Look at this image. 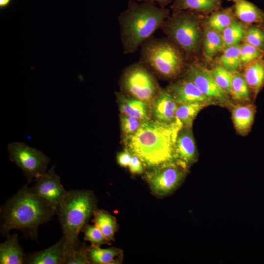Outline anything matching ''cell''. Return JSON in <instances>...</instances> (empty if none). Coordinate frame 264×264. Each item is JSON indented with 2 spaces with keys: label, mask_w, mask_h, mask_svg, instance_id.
Wrapping results in <instances>:
<instances>
[{
  "label": "cell",
  "mask_w": 264,
  "mask_h": 264,
  "mask_svg": "<svg viewBox=\"0 0 264 264\" xmlns=\"http://www.w3.org/2000/svg\"><path fill=\"white\" fill-rule=\"evenodd\" d=\"M121 113L137 118L141 121L150 119L149 104L133 97H128L121 93H116Z\"/></svg>",
  "instance_id": "e0dca14e"
},
{
  "label": "cell",
  "mask_w": 264,
  "mask_h": 264,
  "mask_svg": "<svg viewBox=\"0 0 264 264\" xmlns=\"http://www.w3.org/2000/svg\"><path fill=\"white\" fill-rule=\"evenodd\" d=\"M120 118L121 130L125 137L135 132L142 122L141 120L137 118L122 113Z\"/></svg>",
  "instance_id": "836d02e7"
},
{
  "label": "cell",
  "mask_w": 264,
  "mask_h": 264,
  "mask_svg": "<svg viewBox=\"0 0 264 264\" xmlns=\"http://www.w3.org/2000/svg\"><path fill=\"white\" fill-rule=\"evenodd\" d=\"M196 12L183 10L176 13L166 19L160 29L182 50L193 54L198 49L201 34L198 17Z\"/></svg>",
  "instance_id": "8992f818"
},
{
  "label": "cell",
  "mask_w": 264,
  "mask_h": 264,
  "mask_svg": "<svg viewBox=\"0 0 264 264\" xmlns=\"http://www.w3.org/2000/svg\"><path fill=\"white\" fill-rule=\"evenodd\" d=\"M55 165L43 176L36 178L34 185L30 187L37 195L42 198L56 210L67 195L68 191L64 189L61 182L60 176L55 173Z\"/></svg>",
  "instance_id": "30bf717a"
},
{
  "label": "cell",
  "mask_w": 264,
  "mask_h": 264,
  "mask_svg": "<svg viewBox=\"0 0 264 264\" xmlns=\"http://www.w3.org/2000/svg\"><path fill=\"white\" fill-rule=\"evenodd\" d=\"M132 157V154L127 149L119 153L116 156L118 164L123 167H129Z\"/></svg>",
  "instance_id": "8d00e7d4"
},
{
  "label": "cell",
  "mask_w": 264,
  "mask_h": 264,
  "mask_svg": "<svg viewBox=\"0 0 264 264\" xmlns=\"http://www.w3.org/2000/svg\"><path fill=\"white\" fill-rule=\"evenodd\" d=\"M182 128L176 118L169 123L151 119L142 121L135 132L124 137L126 149L148 168L174 161L176 142Z\"/></svg>",
  "instance_id": "6da1fadb"
},
{
  "label": "cell",
  "mask_w": 264,
  "mask_h": 264,
  "mask_svg": "<svg viewBox=\"0 0 264 264\" xmlns=\"http://www.w3.org/2000/svg\"><path fill=\"white\" fill-rule=\"evenodd\" d=\"M246 29L244 24L235 18L221 34L224 47L238 44L243 39Z\"/></svg>",
  "instance_id": "f1b7e54d"
},
{
  "label": "cell",
  "mask_w": 264,
  "mask_h": 264,
  "mask_svg": "<svg viewBox=\"0 0 264 264\" xmlns=\"http://www.w3.org/2000/svg\"><path fill=\"white\" fill-rule=\"evenodd\" d=\"M180 49L170 39L150 38L141 46V61L162 77L174 79L185 67Z\"/></svg>",
  "instance_id": "5b68a950"
},
{
  "label": "cell",
  "mask_w": 264,
  "mask_h": 264,
  "mask_svg": "<svg viewBox=\"0 0 264 264\" xmlns=\"http://www.w3.org/2000/svg\"><path fill=\"white\" fill-rule=\"evenodd\" d=\"M178 104L201 103L207 106L218 103L202 93L190 80L184 78L170 84L166 88Z\"/></svg>",
  "instance_id": "7c38bea8"
},
{
  "label": "cell",
  "mask_w": 264,
  "mask_h": 264,
  "mask_svg": "<svg viewBox=\"0 0 264 264\" xmlns=\"http://www.w3.org/2000/svg\"><path fill=\"white\" fill-rule=\"evenodd\" d=\"M233 7L218 10L213 13L206 20L207 28L222 34L235 19Z\"/></svg>",
  "instance_id": "cb8c5ba5"
},
{
  "label": "cell",
  "mask_w": 264,
  "mask_h": 264,
  "mask_svg": "<svg viewBox=\"0 0 264 264\" xmlns=\"http://www.w3.org/2000/svg\"><path fill=\"white\" fill-rule=\"evenodd\" d=\"M206 106V105L201 103L178 104L176 118L182 123L183 127L191 128L193 122L198 114Z\"/></svg>",
  "instance_id": "d4e9b609"
},
{
  "label": "cell",
  "mask_w": 264,
  "mask_h": 264,
  "mask_svg": "<svg viewBox=\"0 0 264 264\" xmlns=\"http://www.w3.org/2000/svg\"><path fill=\"white\" fill-rule=\"evenodd\" d=\"M87 247L82 244L78 249L67 257L65 264H89L87 256Z\"/></svg>",
  "instance_id": "e575fe53"
},
{
  "label": "cell",
  "mask_w": 264,
  "mask_h": 264,
  "mask_svg": "<svg viewBox=\"0 0 264 264\" xmlns=\"http://www.w3.org/2000/svg\"><path fill=\"white\" fill-rule=\"evenodd\" d=\"M224 47L221 34L207 28L205 31L203 42V51L205 57L211 59Z\"/></svg>",
  "instance_id": "4316f807"
},
{
  "label": "cell",
  "mask_w": 264,
  "mask_h": 264,
  "mask_svg": "<svg viewBox=\"0 0 264 264\" xmlns=\"http://www.w3.org/2000/svg\"><path fill=\"white\" fill-rule=\"evenodd\" d=\"M184 78L193 82L202 93L219 104H228L227 94L218 86L207 69L198 64H193L187 69Z\"/></svg>",
  "instance_id": "8fae6325"
},
{
  "label": "cell",
  "mask_w": 264,
  "mask_h": 264,
  "mask_svg": "<svg viewBox=\"0 0 264 264\" xmlns=\"http://www.w3.org/2000/svg\"><path fill=\"white\" fill-rule=\"evenodd\" d=\"M81 231L84 233V240L90 242L91 246H99L102 244H110V241L95 224L89 225L87 223Z\"/></svg>",
  "instance_id": "4dcf8cb0"
},
{
  "label": "cell",
  "mask_w": 264,
  "mask_h": 264,
  "mask_svg": "<svg viewBox=\"0 0 264 264\" xmlns=\"http://www.w3.org/2000/svg\"><path fill=\"white\" fill-rule=\"evenodd\" d=\"M188 169L176 161L152 168L146 179L152 192L158 196L168 195L182 182Z\"/></svg>",
  "instance_id": "9c48e42d"
},
{
  "label": "cell",
  "mask_w": 264,
  "mask_h": 264,
  "mask_svg": "<svg viewBox=\"0 0 264 264\" xmlns=\"http://www.w3.org/2000/svg\"><path fill=\"white\" fill-rule=\"evenodd\" d=\"M242 76L256 96L264 85V61L261 58L246 66Z\"/></svg>",
  "instance_id": "44dd1931"
},
{
  "label": "cell",
  "mask_w": 264,
  "mask_h": 264,
  "mask_svg": "<svg viewBox=\"0 0 264 264\" xmlns=\"http://www.w3.org/2000/svg\"><path fill=\"white\" fill-rule=\"evenodd\" d=\"M239 44L226 47L219 59V64L229 72L238 71L242 66Z\"/></svg>",
  "instance_id": "484cf974"
},
{
  "label": "cell",
  "mask_w": 264,
  "mask_h": 264,
  "mask_svg": "<svg viewBox=\"0 0 264 264\" xmlns=\"http://www.w3.org/2000/svg\"><path fill=\"white\" fill-rule=\"evenodd\" d=\"M247 43L264 51V31L256 26H251L246 29L243 39Z\"/></svg>",
  "instance_id": "d6a6232c"
},
{
  "label": "cell",
  "mask_w": 264,
  "mask_h": 264,
  "mask_svg": "<svg viewBox=\"0 0 264 264\" xmlns=\"http://www.w3.org/2000/svg\"><path fill=\"white\" fill-rule=\"evenodd\" d=\"M198 152L191 128L183 127L175 145L176 161L188 169L198 159Z\"/></svg>",
  "instance_id": "4fadbf2b"
},
{
  "label": "cell",
  "mask_w": 264,
  "mask_h": 264,
  "mask_svg": "<svg viewBox=\"0 0 264 264\" xmlns=\"http://www.w3.org/2000/svg\"><path fill=\"white\" fill-rule=\"evenodd\" d=\"M233 3L236 17L246 23H260L264 21V13L256 5L247 0H227Z\"/></svg>",
  "instance_id": "ffe728a7"
},
{
  "label": "cell",
  "mask_w": 264,
  "mask_h": 264,
  "mask_svg": "<svg viewBox=\"0 0 264 264\" xmlns=\"http://www.w3.org/2000/svg\"><path fill=\"white\" fill-rule=\"evenodd\" d=\"M91 220L110 241L114 240V236L117 229L116 219L108 212L102 209H95Z\"/></svg>",
  "instance_id": "7402d4cb"
},
{
  "label": "cell",
  "mask_w": 264,
  "mask_h": 264,
  "mask_svg": "<svg viewBox=\"0 0 264 264\" xmlns=\"http://www.w3.org/2000/svg\"><path fill=\"white\" fill-rule=\"evenodd\" d=\"M150 104L154 119L167 123L176 120L178 104L166 89L160 88Z\"/></svg>",
  "instance_id": "5bb4252c"
},
{
  "label": "cell",
  "mask_w": 264,
  "mask_h": 264,
  "mask_svg": "<svg viewBox=\"0 0 264 264\" xmlns=\"http://www.w3.org/2000/svg\"><path fill=\"white\" fill-rule=\"evenodd\" d=\"M256 108L252 104L237 105L232 110V118L236 130L242 135H246L253 125Z\"/></svg>",
  "instance_id": "ac0fdd59"
},
{
  "label": "cell",
  "mask_w": 264,
  "mask_h": 264,
  "mask_svg": "<svg viewBox=\"0 0 264 264\" xmlns=\"http://www.w3.org/2000/svg\"><path fill=\"white\" fill-rule=\"evenodd\" d=\"M221 3V0H174L170 8L173 13L191 10L207 14L220 9Z\"/></svg>",
  "instance_id": "d6986e66"
},
{
  "label": "cell",
  "mask_w": 264,
  "mask_h": 264,
  "mask_svg": "<svg viewBox=\"0 0 264 264\" xmlns=\"http://www.w3.org/2000/svg\"><path fill=\"white\" fill-rule=\"evenodd\" d=\"M230 73L232 88L231 95L237 101L244 103L250 102V88L243 76L238 71Z\"/></svg>",
  "instance_id": "83f0119b"
},
{
  "label": "cell",
  "mask_w": 264,
  "mask_h": 264,
  "mask_svg": "<svg viewBox=\"0 0 264 264\" xmlns=\"http://www.w3.org/2000/svg\"><path fill=\"white\" fill-rule=\"evenodd\" d=\"M170 13L168 9L161 8L154 2L129 0L118 18L123 53L136 52L160 28Z\"/></svg>",
  "instance_id": "3957f363"
},
{
  "label": "cell",
  "mask_w": 264,
  "mask_h": 264,
  "mask_svg": "<svg viewBox=\"0 0 264 264\" xmlns=\"http://www.w3.org/2000/svg\"><path fill=\"white\" fill-rule=\"evenodd\" d=\"M96 209V199L91 191H69L56 208L65 241V260L82 244L79 234Z\"/></svg>",
  "instance_id": "277c9868"
},
{
  "label": "cell",
  "mask_w": 264,
  "mask_h": 264,
  "mask_svg": "<svg viewBox=\"0 0 264 264\" xmlns=\"http://www.w3.org/2000/svg\"><path fill=\"white\" fill-rule=\"evenodd\" d=\"M6 238V241L0 244V264H24L25 254L19 244L18 235H9Z\"/></svg>",
  "instance_id": "2e32d148"
},
{
  "label": "cell",
  "mask_w": 264,
  "mask_h": 264,
  "mask_svg": "<svg viewBox=\"0 0 264 264\" xmlns=\"http://www.w3.org/2000/svg\"><path fill=\"white\" fill-rule=\"evenodd\" d=\"M12 0H0V8L3 9L7 7L11 3Z\"/></svg>",
  "instance_id": "f35d334b"
},
{
  "label": "cell",
  "mask_w": 264,
  "mask_h": 264,
  "mask_svg": "<svg viewBox=\"0 0 264 264\" xmlns=\"http://www.w3.org/2000/svg\"><path fill=\"white\" fill-rule=\"evenodd\" d=\"M0 211L1 235L6 237L11 230L16 229L22 231L26 238L36 239L39 226L51 219L56 209L25 184L5 202Z\"/></svg>",
  "instance_id": "7a4b0ae2"
},
{
  "label": "cell",
  "mask_w": 264,
  "mask_h": 264,
  "mask_svg": "<svg viewBox=\"0 0 264 264\" xmlns=\"http://www.w3.org/2000/svg\"><path fill=\"white\" fill-rule=\"evenodd\" d=\"M87 251L89 264H116V258L121 254V250L114 247L101 248L91 245L87 247Z\"/></svg>",
  "instance_id": "603a6c76"
},
{
  "label": "cell",
  "mask_w": 264,
  "mask_h": 264,
  "mask_svg": "<svg viewBox=\"0 0 264 264\" xmlns=\"http://www.w3.org/2000/svg\"><path fill=\"white\" fill-rule=\"evenodd\" d=\"M146 66L141 61L129 66L123 73L121 85L131 97L150 105L160 88Z\"/></svg>",
  "instance_id": "52a82bcc"
},
{
  "label": "cell",
  "mask_w": 264,
  "mask_h": 264,
  "mask_svg": "<svg viewBox=\"0 0 264 264\" xmlns=\"http://www.w3.org/2000/svg\"><path fill=\"white\" fill-rule=\"evenodd\" d=\"M208 70L218 86L225 93L231 95L230 73L220 65Z\"/></svg>",
  "instance_id": "f546056e"
},
{
  "label": "cell",
  "mask_w": 264,
  "mask_h": 264,
  "mask_svg": "<svg viewBox=\"0 0 264 264\" xmlns=\"http://www.w3.org/2000/svg\"><path fill=\"white\" fill-rule=\"evenodd\" d=\"M7 150L10 160L22 169L28 183L46 172L50 159L41 151L17 142L9 144Z\"/></svg>",
  "instance_id": "ba28073f"
},
{
  "label": "cell",
  "mask_w": 264,
  "mask_h": 264,
  "mask_svg": "<svg viewBox=\"0 0 264 264\" xmlns=\"http://www.w3.org/2000/svg\"><path fill=\"white\" fill-rule=\"evenodd\" d=\"M143 164L140 159L136 155L132 154L129 170L133 174H141L143 172Z\"/></svg>",
  "instance_id": "d590c367"
},
{
  "label": "cell",
  "mask_w": 264,
  "mask_h": 264,
  "mask_svg": "<svg viewBox=\"0 0 264 264\" xmlns=\"http://www.w3.org/2000/svg\"><path fill=\"white\" fill-rule=\"evenodd\" d=\"M63 237L54 244L43 250L25 255L24 264H63L65 261Z\"/></svg>",
  "instance_id": "9a60e30c"
},
{
  "label": "cell",
  "mask_w": 264,
  "mask_h": 264,
  "mask_svg": "<svg viewBox=\"0 0 264 264\" xmlns=\"http://www.w3.org/2000/svg\"><path fill=\"white\" fill-rule=\"evenodd\" d=\"M138 2L152 1L155 2L159 7L166 8V6L171 3L174 0H133Z\"/></svg>",
  "instance_id": "74e56055"
},
{
  "label": "cell",
  "mask_w": 264,
  "mask_h": 264,
  "mask_svg": "<svg viewBox=\"0 0 264 264\" xmlns=\"http://www.w3.org/2000/svg\"><path fill=\"white\" fill-rule=\"evenodd\" d=\"M264 51L244 42L241 46L240 60L242 66H246L251 63L261 59Z\"/></svg>",
  "instance_id": "1f68e13d"
}]
</instances>
